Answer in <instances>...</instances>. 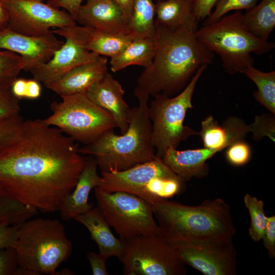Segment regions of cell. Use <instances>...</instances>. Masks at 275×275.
Segmentation results:
<instances>
[{
  "label": "cell",
  "instance_id": "34",
  "mask_svg": "<svg viewBox=\"0 0 275 275\" xmlns=\"http://www.w3.org/2000/svg\"><path fill=\"white\" fill-rule=\"evenodd\" d=\"M20 100L11 89L0 90V125L19 115Z\"/></svg>",
  "mask_w": 275,
  "mask_h": 275
},
{
  "label": "cell",
  "instance_id": "42",
  "mask_svg": "<svg viewBox=\"0 0 275 275\" xmlns=\"http://www.w3.org/2000/svg\"><path fill=\"white\" fill-rule=\"evenodd\" d=\"M94 275H108L106 268V258L100 253L89 252L87 254Z\"/></svg>",
  "mask_w": 275,
  "mask_h": 275
},
{
  "label": "cell",
  "instance_id": "4",
  "mask_svg": "<svg viewBox=\"0 0 275 275\" xmlns=\"http://www.w3.org/2000/svg\"><path fill=\"white\" fill-rule=\"evenodd\" d=\"M158 235L169 243L217 237H233L236 230L229 204L221 198L188 206L168 199L153 205Z\"/></svg>",
  "mask_w": 275,
  "mask_h": 275
},
{
  "label": "cell",
  "instance_id": "47",
  "mask_svg": "<svg viewBox=\"0 0 275 275\" xmlns=\"http://www.w3.org/2000/svg\"><path fill=\"white\" fill-rule=\"evenodd\" d=\"M39 1H42V2H44V1H45V0H39Z\"/></svg>",
  "mask_w": 275,
  "mask_h": 275
},
{
  "label": "cell",
  "instance_id": "11",
  "mask_svg": "<svg viewBox=\"0 0 275 275\" xmlns=\"http://www.w3.org/2000/svg\"><path fill=\"white\" fill-rule=\"evenodd\" d=\"M124 243L119 260L126 275H184L185 263L158 235L138 236Z\"/></svg>",
  "mask_w": 275,
  "mask_h": 275
},
{
  "label": "cell",
  "instance_id": "39",
  "mask_svg": "<svg viewBox=\"0 0 275 275\" xmlns=\"http://www.w3.org/2000/svg\"><path fill=\"white\" fill-rule=\"evenodd\" d=\"M20 225L0 224V250L14 247Z\"/></svg>",
  "mask_w": 275,
  "mask_h": 275
},
{
  "label": "cell",
  "instance_id": "19",
  "mask_svg": "<svg viewBox=\"0 0 275 275\" xmlns=\"http://www.w3.org/2000/svg\"><path fill=\"white\" fill-rule=\"evenodd\" d=\"M107 59L100 56L92 61L78 65L45 86L61 97L86 93L107 71Z\"/></svg>",
  "mask_w": 275,
  "mask_h": 275
},
{
  "label": "cell",
  "instance_id": "27",
  "mask_svg": "<svg viewBox=\"0 0 275 275\" xmlns=\"http://www.w3.org/2000/svg\"><path fill=\"white\" fill-rule=\"evenodd\" d=\"M257 88L254 97L271 114L275 115V71H261L250 66L243 72Z\"/></svg>",
  "mask_w": 275,
  "mask_h": 275
},
{
  "label": "cell",
  "instance_id": "13",
  "mask_svg": "<svg viewBox=\"0 0 275 275\" xmlns=\"http://www.w3.org/2000/svg\"><path fill=\"white\" fill-rule=\"evenodd\" d=\"M6 12L7 27L16 32L39 36L50 32L52 28L77 24L66 11L39 0H1Z\"/></svg>",
  "mask_w": 275,
  "mask_h": 275
},
{
  "label": "cell",
  "instance_id": "2",
  "mask_svg": "<svg viewBox=\"0 0 275 275\" xmlns=\"http://www.w3.org/2000/svg\"><path fill=\"white\" fill-rule=\"evenodd\" d=\"M155 26L154 56L139 76L134 92L172 97L185 88L201 66L212 63L214 52L191 29Z\"/></svg>",
  "mask_w": 275,
  "mask_h": 275
},
{
  "label": "cell",
  "instance_id": "22",
  "mask_svg": "<svg viewBox=\"0 0 275 275\" xmlns=\"http://www.w3.org/2000/svg\"><path fill=\"white\" fill-rule=\"evenodd\" d=\"M216 152L204 148L180 151L170 148L161 158L163 162L185 182L202 178L209 171L206 161Z\"/></svg>",
  "mask_w": 275,
  "mask_h": 275
},
{
  "label": "cell",
  "instance_id": "37",
  "mask_svg": "<svg viewBox=\"0 0 275 275\" xmlns=\"http://www.w3.org/2000/svg\"><path fill=\"white\" fill-rule=\"evenodd\" d=\"M225 154L226 158L230 164L241 166L250 160L251 150L249 144L244 140H241L228 146Z\"/></svg>",
  "mask_w": 275,
  "mask_h": 275
},
{
  "label": "cell",
  "instance_id": "32",
  "mask_svg": "<svg viewBox=\"0 0 275 275\" xmlns=\"http://www.w3.org/2000/svg\"><path fill=\"white\" fill-rule=\"evenodd\" d=\"M259 0H217L214 11L206 18L203 25L216 22L232 11L249 10L256 6Z\"/></svg>",
  "mask_w": 275,
  "mask_h": 275
},
{
  "label": "cell",
  "instance_id": "31",
  "mask_svg": "<svg viewBox=\"0 0 275 275\" xmlns=\"http://www.w3.org/2000/svg\"><path fill=\"white\" fill-rule=\"evenodd\" d=\"M21 70V57L12 51L0 49V90L11 89Z\"/></svg>",
  "mask_w": 275,
  "mask_h": 275
},
{
  "label": "cell",
  "instance_id": "40",
  "mask_svg": "<svg viewBox=\"0 0 275 275\" xmlns=\"http://www.w3.org/2000/svg\"><path fill=\"white\" fill-rule=\"evenodd\" d=\"M269 257H275V215L267 216V222L262 239Z\"/></svg>",
  "mask_w": 275,
  "mask_h": 275
},
{
  "label": "cell",
  "instance_id": "45",
  "mask_svg": "<svg viewBox=\"0 0 275 275\" xmlns=\"http://www.w3.org/2000/svg\"><path fill=\"white\" fill-rule=\"evenodd\" d=\"M7 18V13L0 0V24L5 21Z\"/></svg>",
  "mask_w": 275,
  "mask_h": 275
},
{
  "label": "cell",
  "instance_id": "9",
  "mask_svg": "<svg viewBox=\"0 0 275 275\" xmlns=\"http://www.w3.org/2000/svg\"><path fill=\"white\" fill-rule=\"evenodd\" d=\"M61 97V102L51 104L52 114L44 120L75 141L89 144L117 127L110 113L91 101L86 93Z\"/></svg>",
  "mask_w": 275,
  "mask_h": 275
},
{
  "label": "cell",
  "instance_id": "25",
  "mask_svg": "<svg viewBox=\"0 0 275 275\" xmlns=\"http://www.w3.org/2000/svg\"><path fill=\"white\" fill-rule=\"evenodd\" d=\"M155 5L156 24L171 29L186 27L195 31L198 30L199 22L190 0L157 1Z\"/></svg>",
  "mask_w": 275,
  "mask_h": 275
},
{
  "label": "cell",
  "instance_id": "17",
  "mask_svg": "<svg viewBox=\"0 0 275 275\" xmlns=\"http://www.w3.org/2000/svg\"><path fill=\"white\" fill-rule=\"evenodd\" d=\"M100 55L82 48L69 39L46 63L33 69V78L45 86L81 64L97 59Z\"/></svg>",
  "mask_w": 275,
  "mask_h": 275
},
{
  "label": "cell",
  "instance_id": "21",
  "mask_svg": "<svg viewBox=\"0 0 275 275\" xmlns=\"http://www.w3.org/2000/svg\"><path fill=\"white\" fill-rule=\"evenodd\" d=\"M201 126L198 134L204 148L216 153L237 141L244 140L251 132L250 124L236 117H229L219 125L210 115L202 122Z\"/></svg>",
  "mask_w": 275,
  "mask_h": 275
},
{
  "label": "cell",
  "instance_id": "43",
  "mask_svg": "<svg viewBox=\"0 0 275 275\" xmlns=\"http://www.w3.org/2000/svg\"><path fill=\"white\" fill-rule=\"evenodd\" d=\"M84 0H47V3L57 8L63 9L75 20L78 11Z\"/></svg>",
  "mask_w": 275,
  "mask_h": 275
},
{
  "label": "cell",
  "instance_id": "1",
  "mask_svg": "<svg viewBox=\"0 0 275 275\" xmlns=\"http://www.w3.org/2000/svg\"><path fill=\"white\" fill-rule=\"evenodd\" d=\"M78 149L74 140L44 120H24L0 155V191L38 211H58L85 164Z\"/></svg>",
  "mask_w": 275,
  "mask_h": 275
},
{
  "label": "cell",
  "instance_id": "16",
  "mask_svg": "<svg viewBox=\"0 0 275 275\" xmlns=\"http://www.w3.org/2000/svg\"><path fill=\"white\" fill-rule=\"evenodd\" d=\"M75 21L80 25L114 34L125 35L132 33L122 10L113 0H86L78 11Z\"/></svg>",
  "mask_w": 275,
  "mask_h": 275
},
{
  "label": "cell",
  "instance_id": "12",
  "mask_svg": "<svg viewBox=\"0 0 275 275\" xmlns=\"http://www.w3.org/2000/svg\"><path fill=\"white\" fill-rule=\"evenodd\" d=\"M233 237L169 242L178 258L205 275H236L237 252Z\"/></svg>",
  "mask_w": 275,
  "mask_h": 275
},
{
  "label": "cell",
  "instance_id": "15",
  "mask_svg": "<svg viewBox=\"0 0 275 275\" xmlns=\"http://www.w3.org/2000/svg\"><path fill=\"white\" fill-rule=\"evenodd\" d=\"M51 31L82 48L110 58L120 52L137 36L133 33L119 35L97 28L77 24L56 29Z\"/></svg>",
  "mask_w": 275,
  "mask_h": 275
},
{
  "label": "cell",
  "instance_id": "36",
  "mask_svg": "<svg viewBox=\"0 0 275 275\" xmlns=\"http://www.w3.org/2000/svg\"><path fill=\"white\" fill-rule=\"evenodd\" d=\"M23 121L19 115L0 125V155L13 143Z\"/></svg>",
  "mask_w": 275,
  "mask_h": 275
},
{
  "label": "cell",
  "instance_id": "33",
  "mask_svg": "<svg viewBox=\"0 0 275 275\" xmlns=\"http://www.w3.org/2000/svg\"><path fill=\"white\" fill-rule=\"evenodd\" d=\"M250 126L253 138L255 141H259L264 136H267L273 142L275 141L274 115L271 113L256 116Z\"/></svg>",
  "mask_w": 275,
  "mask_h": 275
},
{
  "label": "cell",
  "instance_id": "30",
  "mask_svg": "<svg viewBox=\"0 0 275 275\" xmlns=\"http://www.w3.org/2000/svg\"><path fill=\"white\" fill-rule=\"evenodd\" d=\"M243 202L251 217L249 236L253 241L258 242L263 238L267 222L264 202L249 194L244 196Z\"/></svg>",
  "mask_w": 275,
  "mask_h": 275
},
{
  "label": "cell",
  "instance_id": "10",
  "mask_svg": "<svg viewBox=\"0 0 275 275\" xmlns=\"http://www.w3.org/2000/svg\"><path fill=\"white\" fill-rule=\"evenodd\" d=\"M94 188L97 207L123 242L138 236L158 235L152 204L129 193Z\"/></svg>",
  "mask_w": 275,
  "mask_h": 275
},
{
  "label": "cell",
  "instance_id": "35",
  "mask_svg": "<svg viewBox=\"0 0 275 275\" xmlns=\"http://www.w3.org/2000/svg\"><path fill=\"white\" fill-rule=\"evenodd\" d=\"M11 90L13 94L21 100L22 98L35 99L41 93L39 82L35 79L17 78L12 84Z\"/></svg>",
  "mask_w": 275,
  "mask_h": 275
},
{
  "label": "cell",
  "instance_id": "38",
  "mask_svg": "<svg viewBox=\"0 0 275 275\" xmlns=\"http://www.w3.org/2000/svg\"><path fill=\"white\" fill-rule=\"evenodd\" d=\"M19 266L14 248L0 250V275H19Z\"/></svg>",
  "mask_w": 275,
  "mask_h": 275
},
{
  "label": "cell",
  "instance_id": "46",
  "mask_svg": "<svg viewBox=\"0 0 275 275\" xmlns=\"http://www.w3.org/2000/svg\"><path fill=\"white\" fill-rule=\"evenodd\" d=\"M73 272L69 270V269H63L61 270L60 271H56L55 273V274H62V275H68V274H72L74 273H72Z\"/></svg>",
  "mask_w": 275,
  "mask_h": 275
},
{
  "label": "cell",
  "instance_id": "6",
  "mask_svg": "<svg viewBox=\"0 0 275 275\" xmlns=\"http://www.w3.org/2000/svg\"><path fill=\"white\" fill-rule=\"evenodd\" d=\"M240 11L225 15L215 22L203 25L196 33L197 38L220 57L223 67L231 74L243 73L252 66V53L270 52L274 43L259 38L245 27Z\"/></svg>",
  "mask_w": 275,
  "mask_h": 275
},
{
  "label": "cell",
  "instance_id": "7",
  "mask_svg": "<svg viewBox=\"0 0 275 275\" xmlns=\"http://www.w3.org/2000/svg\"><path fill=\"white\" fill-rule=\"evenodd\" d=\"M208 65L201 66L185 88L170 97L158 94L148 106L152 124V143L156 156L161 158L170 148L177 149L180 143L199 134L184 125L187 111L193 108L192 97L197 83Z\"/></svg>",
  "mask_w": 275,
  "mask_h": 275
},
{
  "label": "cell",
  "instance_id": "8",
  "mask_svg": "<svg viewBox=\"0 0 275 275\" xmlns=\"http://www.w3.org/2000/svg\"><path fill=\"white\" fill-rule=\"evenodd\" d=\"M101 176L103 190L129 193L152 205L179 194L185 182L158 157L126 170L101 172Z\"/></svg>",
  "mask_w": 275,
  "mask_h": 275
},
{
  "label": "cell",
  "instance_id": "44",
  "mask_svg": "<svg viewBox=\"0 0 275 275\" xmlns=\"http://www.w3.org/2000/svg\"><path fill=\"white\" fill-rule=\"evenodd\" d=\"M121 8L126 19L130 22L134 0H113Z\"/></svg>",
  "mask_w": 275,
  "mask_h": 275
},
{
  "label": "cell",
  "instance_id": "29",
  "mask_svg": "<svg viewBox=\"0 0 275 275\" xmlns=\"http://www.w3.org/2000/svg\"><path fill=\"white\" fill-rule=\"evenodd\" d=\"M38 212L0 191V224L20 225L32 218Z\"/></svg>",
  "mask_w": 275,
  "mask_h": 275
},
{
  "label": "cell",
  "instance_id": "48",
  "mask_svg": "<svg viewBox=\"0 0 275 275\" xmlns=\"http://www.w3.org/2000/svg\"><path fill=\"white\" fill-rule=\"evenodd\" d=\"M157 1H162V0H157Z\"/></svg>",
  "mask_w": 275,
  "mask_h": 275
},
{
  "label": "cell",
  "instance_id": "18",
  "mask_svg": "<svg viewBox=\"0 0 275 275\" xmlns=\"http://www.w3.org/2000/svg\"><path fill=\"white\" fill-rule=\"evenodd\" d=\"M124 93L120 83L108 72L86 92L91 101L110 113L121 134L128 128L127 116L130 107L124 100Z\"/></svg>",
  "mask_w": 275,
  "mask_h": 275
},
{
  "label": "cell",
  "instance_id": "23",
  "mask_svg": "<svg viewBox=\"0 0 275 275\" xmlns=\"http://www.w3.org/2000/svg\"><path fill=\"white\" fill-rule=\"evenodd\" d=\"M74 219L89 230L92 239L98 245L99 253L106 259L113 256L119 259L121 258L124 243L113 235L111 226L97 207L77 215Z\"/></svg>",
  "mask_w": 275,
  "mask_h": 275
},
{
  "label": "cell",
  "instance_id": "41",
  "mask_svg": "<svg viewBox=\"0 0 275 275\" xmlns=\"http://www.w3.org/2000/svg\"><path fill=\"white\" fill-rule=\"evenodd\" d=\"M217 0H190L193 12L199 22L208 17Z\"/></svg>",
  "mask_w": 275,
  "mask_h": 275
},
{
  "label": "cell",
  "instance_id": "24",
  "mask_svg": "<svg viewBox=\"0 0 275 275\" xmlns=\"http://www.w3.org/2000/svg\"><path fill=\"white\" fill-rule=\"evenodd\" d=\"M155 51V38L137 36L120 52L111 58V70L115 73L131 65L148 68Z\"/></svg>",
  "mask_w": 275,
  "mask_h": 275
},
{
  "label": "cell",
  "instance_id": "5",
  "mask_svg": "<svg viewBox=\"0 0 275 275\" xmlns=\"http://www.w3.org/2000/svg\"><path fill=\"white\" fill-rule=\"evenodd\" d=\"M14 248L19 267L30 275H55L71 254L72 245L61 222L37 218L21 224Z\"/></svg>",
  "mask_w": 275,
  "mask_h": 275
},
{
  "label": "cell",
  "instance_id": "20",
  "mask_svg": "<svg viewBox=\"0 0 275 275\" xmlns=\"http://www.w3.org/2000/svg\"><path fill=\"white\" fill-rule=\"evenodd\" d=\"M98 166L94 157H86L84 167L77 183L62 201L58 211L62 219L68 221L93 208L88 202L92 189L100 185L102 178L97 173Z\"/></svg>",
  "mask_w": 275,
  "mask_h": 275
},
{
  "label": "cell",
  "instance_id": "3",
  "mask_svg": "<svg viewBox=\"0 0 275 275\" xmlns=\"http://www.w3.org/2000/svg\"><path fill=\"white\" fill-rule=\"evenodd\" d=\"M138 106L130 108L127 130L121 135L108 131L94 142L78 148L81 155L94 157L101 172L122 171L157 157L152 143V124L148 114L150 96L134 92Z\"/></svg>",
  "mask_w": 275,
  "mask_h": 275
},
{
  "label": "cell",
  "instance_id": "28",
  "mask_svg": "<svg viewBox=\"0 0 275 275\" xmlns=\"http://www.w3.org/2000/svg\"><path fill=\"white\" fill-rule=\"evenodd\" d=\"M155 5L153 0H134L129 26L136 36L155 38Z\"/></svg>",
  "mask_w": 275,
  "mask_h": 275
},
{
  "label": "cell",
  "instance_id": "14",
  "mask_svg": "<svg viewBox=\"0 0 275 275\" xmlns=\"http://www.w3.org/2000/svg\"><path fill=\"white\" fill-rule=\"evenodd\" d=\"M64 43L51 31L42 35L30 36L14 31L7 26L0 30V49L20 56L25 71L31 72L46 63Z\"/></svg>",
  "mask_w": 275,
  "mask_h": 275
},
{
  "label": "cell",
  "instance_id": "26",
  "mask_svg": "<svg viewBox=\"0 0 275 275\" xmlns=\"http://www.w3.org/2000/svg\"><path fill=\"white\" fill-rule=\"evenodd\" d=\"M243 23L253 35L265 40L275 26V0H261L246 13L243 14Z\"/></svg>",
  "mask_w": 275,
  "mask_h": 275
}]
</instances>
